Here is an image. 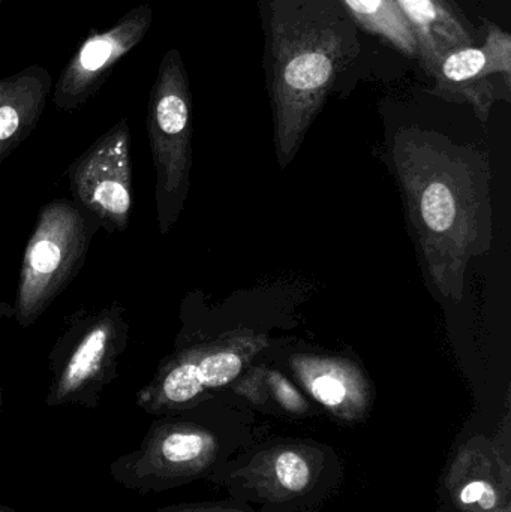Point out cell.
Here are the masks:
<instances>
[{"label":"cell","instance_id":"e0dca14e","mask_svg":"<svg viewBox=\"0 0 511 512\" xmlns=\"http://www.w3.org/2000/svg\"><path fill=\"white\" fill-rule=\"evenodd\" d=\"M263 376L270 402L279 406L285 414L305 417L311 412V403L287 376L273 369H264Z\"/></svg>","mask_w":511,"mask_h":512},{"label":"cell","instance_id":"277c9868","mask_svg":"<svg viewBox=\"0 0 511 512\" xmlns=\"http://www.w3.org/2000/svg\"><path fill=\"white\" fill-rule=\"evenodd\" d=\"M341 478L332 448L306 439H278L240 451L209 481L225 487L236 501L285 505L296 512L321 504Z\"/></svg>","mask_w":511,"mask_h":512},{"label":"cell","instance_id":"7c38bea8","mask_svg":"<svg viewBox=\"0 0 511 512\" xmlns=\"http://www.w3.org/2000/svg\"><path fill=\"white\" fill-rule=\"evenodd\" d=\"M483 47L459 48L444 57L435 74L432 93L453 102H465L486 122L492 105L501 98L492 77L501 75L511 83V36L495 24H488Z\"/></svg>","mask_w":511,"mask_h":512},{"label":"cell","instance_id":"ba28073f","mask_svg":"<svg viewBox=\"0 0 511 512\" xmlns=\"http://www.w3.org/2000/svg\"><path fill=\"white\" fill-rule=\"evenodd\" d=\"M266 345L264 337L237 333L182 349L161 361L153 378L138 391L135 403L155 417L197 408L212 393L236 381Z\"/></svg>","mask_w":511,"mask_h":512},{"label":"cell","instance_id":"d6986e66","mask_svg":"<svg viewBox=\"0 0 511 512\" xmlns=\"http://www.w3.org/2000/svg\"><path fill=\"white\" fill-rule=\"evenodd\" d=\"M156 512H258L252 510L249 504L236 501L222 502H191V504L173 505V507L161 508ZM266 512V511H263ZM288 512V511H275Z\"/></svg>","mask_w":511,"mask_h":512},{"label":"cell","instance_id":"ffe728a7","mask_svg":"<svg viewBox=\"0 0 511 512\" xmlns=\"http://www.w3.org/2000/svg\"><path fill=\"white\" fill-rule=\"evenodd\" d=\"M6 86H8V77L0 80V98H2L3 92H5Z\"/></svg>","mask_w":511,"mask_h":512},{"label":"cell","instance_id":"3957f363","mask_svg":"<svg viewBox=\"0 0 511 512\" xmlns=\"http://www.w3.org/2000/svg\"><path fill=\"white\" fill-rule=\"evenodd\" d=\"M245 444L192 414V409L159 415L137 450L111 462L110 477L138 495L167 492L209 480L216 469L245 450Z\"/></svg>","mask_w":511,"mask_h":512},{"label":"cell","instance_id":"7a4b0ae2","mask_svg":"<svg viewBox=\"0 0 511 512\" xmlns=\"http://www.w3.org/2000/svg\"><path fill=\"white\" fill-rule=\"evenodd\" d=\"M263 2L273 137L287 167L360 45L356 21L339 0Z\"/></svg>","mask_w":511,"mask_h":512},{"label":"cell","instance_id":"4fadbf2b","mask_svg":"<svg viewBox=\"0 0 511 512\" xmlns=\"http://www.w3.org/2000/svg\"><path fill=\"white\" fill-rule=\"evenodd\" d=\"M290 367L306 393L338 420L359 423L369 414L371 384L351 361L300 354Z\"/></svg>","mask_w":511,"mask_h":512},{"label":"cell","instance_id":"603a6c76","mask_svg":"<svg viewBox=\"0 0 511 512\" xmlns=\"http://www.w3.org/2000/svg\"><path fill=\"white\" fill-rule=\"evenodd\" d=\"M5 2V0H0V3Z\"/></svg>","mask_w":511,"mask_h":512},{"label":"cell","instance_id":"5b68a950","mask_svg":"<svg viewBox=\"0 0 511 512\" xmlns=\"http://www.w3.org/2000/svg\"><path fill=\"white\" fill-rule=\"evenodd\" d=\"M128 334L126 309L117 301L71 315L48 357L47 406L98 409L102 391L117 378Z\"/></svg>","mask_w":511,"mask_h":512},{"label":"cell","instance_id":"30bf717a","mask_svg":"<svg viewBox=\"0 0 511 512\" xmlns=\"http://www.w3.org/2000/svg\"><path fill=\"white\" fill-rule=\"evenodd\" d=\"M152 23V6L143 3L129 9L110 29L90 33L60 72L54 107L65 113L80 110L98 93L114 66L143 42Z\"/></svg>","mask_w":511,"mask_h":512},{"label":"cell","instance_id":"8992f818","mask_svg":"<svg viewBox=\"0 0 511 512\" xmlns=\"http://www.w3.org/2000/svg\"><path fill=\"white\" fill-rule=\"evenodd\" d=\"M146 128L156 174L159 231L168 234L185 206L192 168L191 89L177 48H170L159 63Z\"/></svg>","mask_w":511,"mask_h":512},{"label":"cell","instance_id":"ac0fdd59","mask_svg":"<svg viewBox=\"0 0 511 512\" xmlns=\"http://www.w3.org/2000/svg\"><path fill=\"white\" fill-rule=\"evenodd\" d=\"M264 367L252 369L245 378L240 379L236 384L234 391L239 396L245 397L252 405L263 408L270 403L269 394H267L266 385H264Z\"/></svg>","mask_w":511,"mask_h":512},{"label":"cell","instance_id":"44dd1931","mask_svg":"<svg viewBox=\"0 0 511 512\" xmlns=\"http://www.w3.org/2000/svg\"><path fill=\"white\" fill-rule=\"evenodd\" d=\"M3 409V387H2V376H0V415H2Z\"/></svg>","mask_w":511,"mask_h":512},{"label":"cell","instance_id":"6da1fadb","mask_svg":"<svg viewBox=\"0 0 511 512\" xmlns=\"http://www.w3.org/2000/svg\"><path fill=\"white\" fill-rule=\"evenodd\" d=\"M390 153L426 274L444 298L461 303L468 262L492 245L488 153L420 128L399 129Z\"/></svg>","mask_w":511,"mask_h":512},{"label":"cell","instance_id":"9a60e30c","mask_svg":"<svg viewBox=\"0 0 511 512\" xmlns=\"http://www.w3.org/2000/svg\"><path fill=\"white\" fill-rule=\"evenodd\" d=\"M51 84L50 72L44 66H27L9 75L8 86L0 98V164L38 125Z\"/></svg>","mask_w":511,"mask_h":512},{"label":"cell","instance_id":"9c48e42d","mask_svg":"<svg viewBox=\"0 0 511 512\" xmlns=\"http://www.w3.org/2000/svg\"><path fill=\"white\" fill-rule=\"evenodd\" d=\"M75 204L107 233H125L132 212L131 129L120 120L68 168Z\"/></svg>","mask_w":511,"mask_h":512},{"label":"cell","instance_id":"52a82bcc","mask_svg":"<svg viewBox=\"0 0 511 512\" xmlns=\"http://www.w3.org/2000/svg\"><path fill=\"white\" fill-rule=\"evenodd\" d=\"M96 227L71 201L54 200L42 207L24 249L15 294L14 318L21 328L35 324L77 276Z\"/></svg>","mask_w":511,"mask_h":512},{"label":"cell","instance_id":"2e32d148","mask_svg":"<svg viewBox=\"0 0 511 512\" xmlns=\"http://www.w3.org/2000/svg\"><path fill=\"white\" fill-rule=\"evenodd\" d=\"M366 32L384 39L399 53L419 60L416 33L396 0H339Z\"/></svg>","mask_w":511,"mask_h":512},{"label":"cell","instance_id":"5bb4252c","mask_svg":"<svg viewBox=\"0 0 511 512\" xmlns=\"http://www.w3.org/2000/svg\"><path fill=\"white\" fill-rule=\"evenodd\" d=\"M416 33L419 63L434 78L444 57L473 47V26L453 0H396Z\"/></svg>","mask_w":511,"mask_h":512},{"label":"cell","instance_id":"8fae6325","mask_svg":"<svg viewBox=\"0 0 511 512\" xmlns=\"http://www.w3.org/2000/svg\"><path fill=\"white\" fill-rule=\"evenodd\" d=\"M444 489L462 512H511L510 414L492 439L474 436L447 469Z\"/></svg>","mask_w":511,"mask_h":512},{"label":"cell","instance_id":"7402d4cb","mask_svg":"<svg viewBox=\"0 0 511 512\" xmlns=\"http://www.w3.org/2000/svg\"><path fill=\"white\" fill-rule=\"evenodd\" d=\"M0 512H17L14 508L8 507V505L0 504Z\"/></svg>","mask_w":511,"mask_h":512}]
</instances>
